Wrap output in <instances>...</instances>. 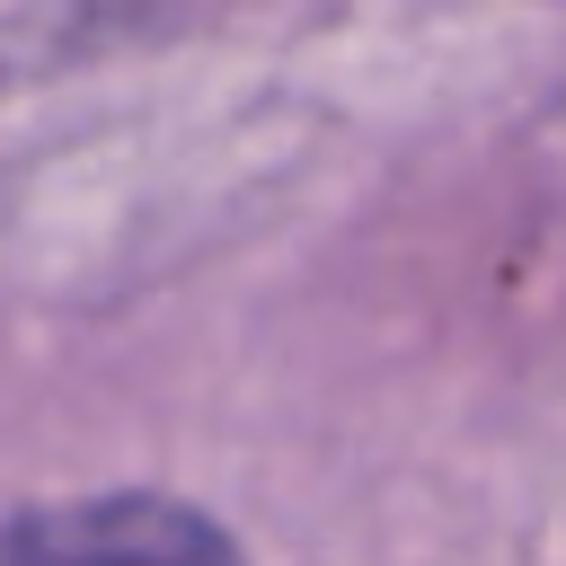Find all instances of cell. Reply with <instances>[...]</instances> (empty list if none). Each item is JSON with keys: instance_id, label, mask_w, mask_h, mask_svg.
<instances>
[{"instance_id": "obj_1", "label": "cell", "mask_w": 566, "mask_h": 566, "mask_svg": "<svg viewBox=\"0 0 566 566\" xmlns=\"http://www.w3.org/2000/svg\"><path fill=\"white\" fill-rule=\"evenodd\" d=\"M18 566H239V548L168 495H97L18 531Z\"/></svg>"}]
</instances>
